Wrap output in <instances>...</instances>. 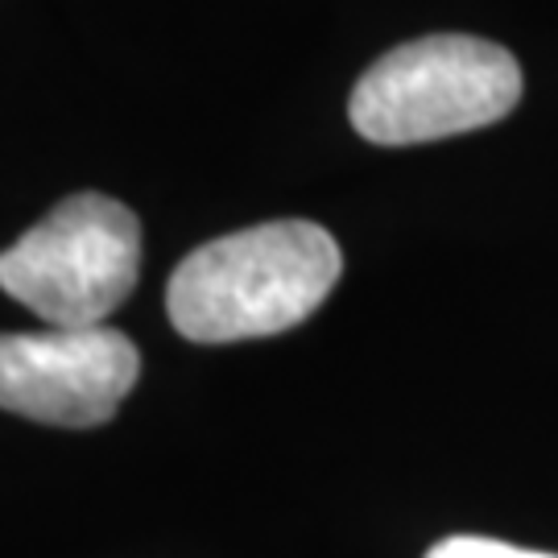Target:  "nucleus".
<instances>
[{
	"instance_id": "f257e3e1",
	"label": "nucleus",
	"mask_w": 558,
	"mask_h": 558,
	"mask_svg": "<svg viewBox=\"0 0 558 558\" xmlns=\"http://www.w3.org/2000/svg\"><path fill=\"white\" fill-rule=\"evenodd\" d=\"M343 274L336 236L311 220H274L207 240L170 274L166 315L191 343H240L299 327Z\"/></svg>"
},
{
	"instance_id": "f03ea898",
	"label": "nucleus",
	"mask_w": 558,
	"mask_h": 558,
	"mask_svg": "<svg viewBox=\"0 0 558 558\" xmlns=\"http://www.w3.org/2000/svg\"><path fill=\"white\" fill-rule=\"evenodd\" d=\"M521 66L497 41L430 34L380 54L348 100V120L373 145H422L509 117L521 100Z\"/></svg>"
},
{
	"instance_id": "7ed1b4c3",
	"label": "nucleus",
	"mask_w": 558,
	"mask_h": 558,
	"mask_svg": "<svg viewBox=\"0 0 558 558\" xmlns=\"http://www.w3.org/2000/svg\"><path fill=\"white\" fill-rule=\"evenodd\" d=\"M141 274V223L120 199L83 191L0 253V290L46 327H104Z\"/></svg>"
},
{
	"instance_id": "20e7f679",
	"label": "nucleus",
	"mask_w": 558,
	"mask_h": 558,
	"mask_svg": "<svg viewBox=\"0 0 558 558\" xmlns=\"http://www.w3.org/2000/svg\"><path fill=\"white\" fill-rule=\"evenodd\" d=\"M141 352L112 327L0 336V410L50 426H104L133 393Z\"/></svg>"
},
{
	"instance_id": "39448f33",
	"label": "nucleus",
	"mask_w": 558,
	"mask_h": 558,
	"mask_svg": "<svg viewBox=\"0 0 558 558\" xmlns=\"http://www.w3.org/2000/svg\"><path fill=\"white\" fill-rule=\"evenodd\" d=\"M426 558H558V555L521 550V546H509V542H497V538H476V534H456V538L435 542Z\"/></svg>"
}]
</instances>
